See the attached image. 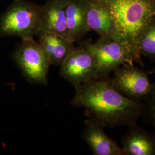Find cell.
<instances>
[{"instance_id": "14", "label": "cell", "mask_w": 155, "mask_h": 155, "mask_svg": "<svg viewBox=\"0 0 155 155\" xmlns=\"http://www.w3.org/2000/svg\"><path fill=\"white\" fill-rule=\"evenodd\" d=\"M139 48L141 55L155 62V17L144 29L139 40Z\"/></svg>"}, {"instance_id": "2", "label": "cell", "mask_w": 155, "mask_h": 155, "mask_svg": "<svg viewBox=\"0 0 155 155\" xmlns=\"http://www.w3.org/2000/svg\"><path fill=\"white\" fill-rule=\"evenodd\" d=\"M110 13L115 23L114 39L132 54L135 63L144 66L139 48L144 29L155 17V0H96Z\"/></svg>"}, {"instance_id": "1", "label": "cell", "mask_w": 155, "mask_h": 155, "mask_svg": "<svg viewBox=\"0 0 155 155\" xmlns=\"http://www.w3.org/2000/svg\"><path fill=\"white\" fill-rule=\"evenodd\" d=\"M71 105L82 107L84 114L104 127L132 126L142 115L143 102L117 90L110 77L97 78L75 87Z\"/></svg>"}, {"instance_id": "12", "label": "cell", "mask_w": 155, "mask_h": 155, "mask_svg": "<svg viewBox=\"0 0 155 155\" xmlns=\"http://www.w3.org/2000/svg\"><path fill=\"white\" fill-rule=\"evenodd\" d=\"M87 22L89 31H94L100 38L114 39L116 30L110 13L96 0H89Z\"/></svg>"}, {"instance_id": "13", "label": "cell", "mask_w": 155, "mask_h": 155, "mask_svg": "<svg viewBox=\"0 0 155 155\" xmlns=\"http://www.w3.org/2000/svg\"><path fill=\"white\" fill-rule=\"evenodd\" d=\"M38 35V43L48 56L51 65L61 66L75 47L73 43L56 33L40 31Z\"/></svg>"}, {"instance_id": "7", "label": "cell", "mask_w": 155, "mask_h": 155, "mask_svg": "<svg viewBox=\"0 0 155 155\" xmlns=\"http://www.w3.org/2000/svg\"><path fill=\"white\" fill-rule=\"evenodd\" d=\"M97 65L93 55L81 45L74 47L61 66L60 75L75 87L97 78Z\"/></svg>"}, {"instance_id": "3", "label": "cell", "mask_w": 155, "mask_h": 155, "mask_svg": "<svg viewBox=\"0 0 155 155\" xmlns=\"http://www.w3.org/2000/svg\"><path fill=\"white\" fill-rule=\"evenodd\" d=\"M42 6L26 0H15L0 16V38H33L41 28Z\"/></svg>"}, {"instance_id": "15", "label": "cell", "mask_w": 155, "mask_h": 155, "mask_svg": "<svg viewBox=\"0 0 155 155\" xmlns=\"http://www.w3.org/2000/svg\"><path fill=\"white\" fill-rule=\"evenodd\" d=\"M143 102L141 117L144 121L152 125V133L155 136V82L152 83V88L148 97Z\"/></svg>"}, {"instance_id": "9", "label": "cell", "mask_w": 155, "mask_h": 155, "mask_svg": "<svg viewBox=\"0 0 155 155\" xmlns=\"http://www.w3.org/2000/svg\"><path fill=\"white\" fill-rule=\"evenodd\" d=\"M89 0H67V39L74 43L89 31L87 22Z\"/></svg>"}, {"instance_id": "16", "label": "cell", "mask_w": 155, "mask_h": 155, "mask_svg": "<svg viewBox=\"0 0 155 155\" xmlns=\"http://www.w3.org/2000/svg\"><path fill=\"white\" fill-rule=\"evenodd\" d=\"M149 74H153L155 76V66L153 67L150 71H148Z\"/></svg>"}, {"instance_id": "5", "label": "cell", "mask_w": 155, "mask_h": 155, "mask_svg": "<svg viewBox=\"0 0 155 155\" xmlns=\"http://www.w3.org/2000/svg\"><path fill=\"white\" fill-rule=\"evenodd\" d=\"M81 45L93 55L97 62V78L108 77L119 67L134 65L130 51L121 41L114 39L100 38L94 43L84 41Z\"/></svg>"}, {"instance_id": "10", "label": "cell", "mask_w": 155, "mask_h": 155, "mask_svg": "<svg viewBox=\"0 0 155 155\" xmlns=\"http://www.w3.org/2000/svg\"><path fill=\"white\" fill-rule=\"evenodd\" d=\"M66 3L67 0H47L42 6L40 31L56 33L67 39Z\"/></svg>"}, {"instance_id": "4", "label": "cell", "mask_w": 155, "mask_h": 155, "mask_svg": "<svg viewBox=\"0 0 155 155\" xmlns=\"http://www.w3.org/2000/svg\"><path fill=\"white\" fill-rule=\"evenodd\" d=\"M13 59L28 82L45 85L51 64L39 43L33 38L22 39Z\"/></svg>"}, {"instance_id": "6", "label": "cell", "mask_w": 155, "mask_h": 155, "mask_svg": "<svg viewBox=\"0 0 155 155\" xmlns=\"http://www.w3.org/2000/svg\"><path fill=\"white\" fill-rule=\"evenodd\" d=\"M112 73L113 77L110 78L112 85L130 99L143 102L152 88L149 72L138 67L124 64Z\"/></svg>"}, {"instance_id": "8", "label": "cell", "mask_w": 155, "mask_h": 155, "mask_svg": "<svg viewBox=\"0 0 155 155\" xmlns=\"http://www.w3.org/2000/svg\"><path fill=\"white\" fill-rule=\"evenodd\" d=\"M81 136L94 155H125L122 148L109 137L99 123L91 118L84 121Z\"/></svg>"}, {"instance_id": "11", "label": "cell", "mask_w": 155, "mask_h": 155, "mask_svg": "<svg viewBox=\"0 0 155 155\" xmlns=\"http://www.w3.org/2000/svg\"><path fill=\"white\" fill-rule=\"evenodd\" d=\"M122 146L125 155H155V136L134 124L123 136Z\"/></svg>"}]
</instances>
